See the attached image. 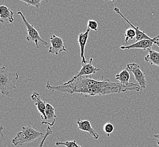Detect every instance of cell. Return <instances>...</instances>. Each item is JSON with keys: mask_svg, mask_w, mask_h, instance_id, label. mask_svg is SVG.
I'll use <instances>...</instances> for the list:
<instances>
[{"mask_svg": "<svg viewBox=\"0 0 159 147\" xmlns=\"http://www.w3.org/2000/svg\"><path fill=\"white\" fill-rule=\"evenodd\" d=\"M46 87L50 91H56L68 94L80 93L92 96H103L129 91L139 92L142 89L139 85L135 83H132L130 85H124L121 83L113 82L110 79L98 81L93 79L90 76L80 77L73 81H68L60 86H52L48 81Z\"/></svg>", "mask_w": 159, "mask_h": 147, "instance_id": "6da1fadb", "label": "cell"}, {"mask_svg": "<svg viewBox=\"0 0 159 147\" xmlns=\"http://www.w3.org/2000/svg\"><path fill=\"white\" fill-rule=\"evenodd\" d=\"M18 79L17 73H10L5 66L0 68V89L2 94L9 96L12 90L16 89V82Z\"/></svg>", "mask_w": 159, "mask_h": 147, "instance_id": "7a4b0ae2", "label": "cell"}, {"mask_svg": "<svg viewBox=\"0 0 159 147\" xmlns=\"http://www.w3.org/2000/svg\"><path fill=\"white\" fill-rule=\"evenodd\" d=\"M43 132L38 131L31 126L22 127L21 131L19 132L16 138L12 140V144L15 146H20L25 143H29L36 140L38 138L42 137Z\"/></svg>", "mask_w": 159, "mask_h": 147, "instance_id": "3957f363", "label": "cell"}, {"mask_svg": "<svg viewBox=\"0 0 159 147\" xmlns=\"http://www.w3.org/2000/svg\"><path fill=\"white\" fill-rule=\"evenodd\" d=\"M21 17V18L23 22L25 23V26L27 28V30L28 36L26 37V40L29 42H33L35 43L37 48H39V43L41 45H48V43L46 41L43 40V39L40 36V34L37 30L34 28L33 25L30 24L26 18H25V16L23 15V12H21L20 10H18V12L16 13Z\"/></svg>", "mask_w": 159, "mask_h": 147, "instance_id": "277c9868", "label": "cell"}, {"mask_svg": "<svg viewBox=\"0 0 159 147\" xmlns=\"http://www.w3.org/2000/svg\"><path fill=\"white\" fill-rule=\"evenodd\" d=\"M114 11L117 14H119L121 18L124 19L125 21H126L127 23H128L129 25L131 27L134 29L135 31L136 32V37H135L136 42L142 40H151V41H153V42L155 43L156 45H157L159 47V35L158 36H157L155 37H153V38L150 37L144 32L140 30V28L138 27H135L134 25H132V23L129 21H128L127 19L126 18L125 16H124L122 13L121 12L120 10L119 9L118 7H115L114 8Z\"/></svg>", "mask_w": 159, "mask_h": 147, "instance_id": "5b68a950", "label": "cell"}, {"mask_svg": "<svg viewBox=\"0 0 159 147\" xmlns=\"http://www.w3.org/2000/svg\"><path fill=\"white\" fill-rule=\"evenodd\" d=\"M126 70L129 72L133 74L135 79L138 82V85H139L142 89L146 88L147 81L146 80V74L141 70L139 64L135 63L128 64Z\"/></svg>", "mask_w": 159, "mask_h": 147, "instance_id": "8992f818", "label": "cell"}, {"mask_svg": "<svg viewBox=\"0 0 159 147\" xmlns=\"http://www.w3.org/2000/svg\"><path fill=\"white\" fill-rule=\"evenodd\" d=\"M50 43L52 46L49 48L48 53L53 55H58L60 53L66 52L67 49L64 46L63 40L60 37L57 36L55 35H52L50 37Z\"/></svg>", "mask_w": 159, "mask_h": 147, "instance_id": "52a82bcc", "label": "cell"}, {"mask_svg": "<svg viewBox=\"0 0 159 147\" xmlns=\"http://www.w3.org/2000/svg\"><path fill=\"white\" fill-rule=\"evenodd\" d=\"M31 99L34 101L35 106L37 107V110L41 115L42 119V122L43 123L46 121V104L44 101L42 100L40 97V95L37 92H34L33 94L31 95Z\"/></svg>", "mask_w": 159, "mask_h": 147, "instance_id": "ba28073f", "label": "cell"}, {"mask_svg": "<svg viewBox=\"0 0 159 147\" xmlns=\"http://www.w3.org/2000/svg\"><path fill=\"white\" fill-rule=\"evenodd\" d=\"M93 58H91L90 59L89 63H88L86 64H83L81 69L80 70L79 73L77 74L76 76L73 77L69 81H73L75 79H77V78H79L80 77H83V76H90L91 75L95 74L97 71L100 70V68H97L94 67L93 65Z\"/></svg>", "mask_w": 159, "mask_h": 147, "instance_id": "9c48e42d", "label": "cell"}, {"mask_svg": "<svg viewBox=\"0 0 159 147\" xmlns=\"http://www.w3.org/2000/svg\"><path fill=\"white\" fill-rule=\"evenodd\" d=\"M90 32V30L88 28L84 32L81 33L79 35L78 43L79 44L80 48V57L81 58L82 64H88V61L85 56V49L86 44L89 38Z\"/></svg>", "mask_w": 159, "mask_h": 147, "instance_id": "30bf717a", "label": "cell"}, {"mask_svg": "<svg viewBox=\"0 0 159 147\" xmlns=\"http://www.w3.org/2000/svg\"><path fill=\"white\" fill-rule=\"evenodd\" d=\"M155 43L150 40H142L137 41L128 46H121L120 49H140L148 50L152 49L153 45Z\"/></svg>", "mask_w": 159, "mask_h": 147, "instance_id": "8fae6325", "label": "cell"}, {"mask_svg": "<svg viewBox=\"0 0 159 147\" xmlns=\"http://www.w3.org/2000/svg\"><path fill=\"white\" fill-rule=\"evenodd\" d=\"M77 124L78 125V129L79 130L89 132V134L96 140H97L99 138V135L97 133V132L92 127V125L88 120H78L77 121Z\"/></svg>", "mask_w": 159, "mask_h": 147, "instance_id": "7c38bea8", "label": "cell"}, {"mask_svg": "<svg viewBox=\"0 0 159 147\" xmlns=\"http://www.w3.org/2000/svg\"><path fill=\"white\" fill-rule=\"evenodd\" d=\"M14 21V12L5 5L0 6V21L2 23H12Z\"/></svg>", "mask_w": 159, "mask_h": 147, "instance_id": "4fadbf2b", "label": "cell"}, {"mask_svg": "<svg viewBox=\"0 0 159 147\" xmlns=\"http://www.w3.org/2000/svg\"><path fill=\"white\" fill-rule=\"evenodd\" d=\"M55 108L53 107L52 105L47 103L45 111L47 119L46 121L43 123H41V125H48L50 127L54 126L57 118V115L55 114Z\"/></svg>", "mask_w": 159, "mask_h": 147, "instance_id": "5bb4252c", "label": "cell"}, {"mask_svg": "<svg viewBox=\"0 0 159 147\" xmlns=\"http://www.w3.org/2000/svg\"><path fill=\"white\" fill-rule=\"evenodd\" d=\"M148 54L144 57L145 61L150 65H155L159 67V53L153 49L147 50Z\"/></svg>", "mask_w": 159, "mask_h": 147, "instance_id": "9a60e30c", "label": "cell"}, {"mask_svg": "<svg viewBox=\"0 0 159 147\" xmlns=\"http://www.w3.org/2000/svg\"><path fill=\"white\" fill-rule=\"evenodd\" d=\"M116 79L119 80L120 83H121L124 85H130L132 83H129L130 79V72L126 69L122 70L119 74H117L116 75Z\"/></svg>", "mask_w": 159, "mask_h": 147, "instance_id": "2e32d148", "label": "cell"}, {"mask_svg": "<svg viewBox=\"0 0 159 147\" xmlns=\"http://www.w3.org/2000/svg\"><path fill=\"white\" fill-rule=\"evenodd\" d=\"M125 43H128L129 40H133L136 37V32L133 28H129L126 30L125 34Z\"/></svg>", "mask_w": 159, "mask_h": 147, "instance_id": "e0dca14e", "label": "cell"}, {"mask_svg": "<svg viewBox=\"0 0 159 147\" xmlns=\"http://www.w3.org/2000/svg\"><path fill=\"white\" fill-rule=\"evenodd\" d=\"M55 145L57 146L64 145L66 147H82L81 146H80L79 144H77L76 140L64 141V142H57L55 143Z\"/></svg>", "mask_w": 159, "mask_h": 147, "instance_id": "ac0fdd59", "label": "cell"}, {"mask_svg": "<svg viewBox=\"0 0 159 147\" xmlns=\"http://www.w3.org/2000/svg\"><path fill=\"white\" fill-rule=\"evenodd\" d=\"M21 2L27 3L30 6H33L36 7L37 9L40 8L41 2L43 0H18Z\"/></svg>", "mask_w": 159, "mask_h": 147, "instance_id": "d6986e66", "label": "cell"}, {"mask_svg": "<svg viewBox=\"0 0 159 147\" xmlns=\"http://www.w3.org/2000/svg\"><path fill=\"white\" fill-rule=\"evenodd\" d=\"M98 24L95 20H89L88 22V28L90 30L98 31Z\"/></svg>", "mask_w": 159, "mask_h": 147, "instance_id": "ffe728a7", "label": "cell"}, {"mask_svg": "<svg viewBox=\"0 0 159 147\" xmlns=\"http://www.w3.org/2000/svg\"><path fill=\"white\" fill-rule=\"evenodd\" d=\"M103 130L107 134V135L109 136L110 134H111L114 130V126L111 123H107L104 125Z\"/></svg>", "mask_w": 159, "mask_h": 147, "instance_id": "44dd1931", "label": "cell"}, {"mask_svg": "<svg viewBox=\"0 0 159 147\" xmlns=\"http://www.w3.org/2000/svg\"><path fill=\"white\" fill-rule=\"evenodd\" d=\"M52 130L51 128H50V126H49L48 127L47 130H46L45 135V136H44L43 138L42 141H41V143H40V145H39V147H43V144H44L45 142V140H46V138H48V136H49L50 135H52Z\"/></svg>", "mask_w": 159, "mask_h": 147, "instance_id": "7402d4cb", "label": "cell"}, {"mask_svg": "<svg viewBox=\"0 0 159 147\" xmlns=\"http://www.w3.org/2000/svg\"><path fill=\"white\" fill-rule=\"evenodd\" d=\"M154 137L155 138V140L157 141V145L159 147V133L157 135H154Z\"/></svg>", "mask_w": 159, "mask_h": 147, "instance_id": "603a6c76", "label": "cell"}, {"mask_svg": "<svg viewBox=\"0 0 159 147\" xmlns=\"http://www.w3.org/2000/svg\"><path fill=\"white\" fill-rule=\"evenodd\" d=\"M104 1H111V2H115L117 0H103Z\"/></svg>", "mask_w": 159, "mask_h": 147, "instance_id": "cb8c5ba5", "label": "cell"}]
</instances>
